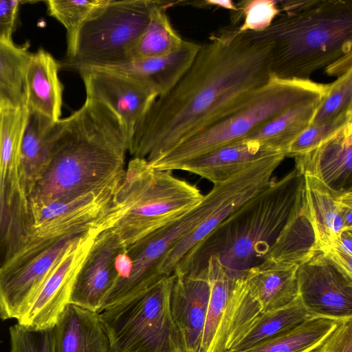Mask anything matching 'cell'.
<instances>
[{"mask_svg":"<svg viewBox=\"0 0 352 352\" xmlns=\"http://www.w3.org/2000/svg\"><path fill=\"white\" fill-rule=\"evenodd\" d=\"M272 47L239 25L212 35L173 88L152 104L134 131L129 153L151 163L236 111L272 78Z\"/></svg>","mask_w":352,"mask_h":352,"instance_id":"6da1fadb","label":"cell"},{"mask_svg":"<svg viewBox=\"0 0 352 352\" xmlns=\"http://www.w3.org/2000/svg\"><path fill=\"white\" fill-rule=\"evenodd\" d=\"M129 141L118 114L86 97L63 118L50 160L28 194L31 207L71 201L122 177Z\"/></svg>","mask_w":352,"mask_h":352,"instance_id":"7a4b0ae2","label":"cell"},{"mask_svg":"<svg viewBox=\"0 0 352 352\" xmlns=\"http://www.w3.org/2000/svg\"><path fill=\"white\" fill-rule=\"evenodd\" d=\"M305 205L304 175L295 167L227 217L180 261L174 273L199 274L212 257L230 279L245 278L265 261Z\"/></svg>","mask_w":352,"mask_h":352,"instance_id":"3957f363","label":"cell"},{"mask_svg":"<svg viewBox=\"0 0 352 352\" xmlns=\"http://www.w3.org/2000/svg\"><path fill=\"white\" fill-rule=\"evenodd\" d=\"M278 6L267 29L248 31L254 41L272 44V76L308 80L352 52V0L278 1Z\"/></svg>","mask_w":352,"mask_h":352,"instance_id":"277c9868","label":"cell"},{"mask_svg":"<svg viewBox=\"0 0 352 352\" xmlns=\"http://www.w3.org/2000/svg\"><path fill=\"white\" fill-rule=\"evenodd\" d=\"M204 198L195 185L131 159L116 191L111 228L126 248L179 219Z\"/></svg>","mask_w":352,"mask_h":352,"instance_id":"5b68a950","label":"cell"},{"mask_svg":"<svg viewBox=\"0 0 352 352\" xmlns=\"http://www.w3.org/2000/svg\"><path fill=\"white\" fill-rule=\"evenodd\" d=\"M328 88L329 84L310 79H282L272 76L266 85L236 111L148 163L159 170H177L190 159L245 138L289 109L323 97Z\"/></svg>","mask_w":352,"mask_h":352,"instance_id":"8992f818","label":"cell"},{"mask_svg":"<svg viewBox=\"0 0 352 352\" xmlns=\"http://www.w3.org/2000/svg\"><path fill=\"white\" fill-rule=\"evenodd\" d=\"M175 275L100 313L109 352H185L170 310Z\"/></svg>","mask_w":352,"mask_h":352,"instance_id":"52a82bcc","label":"cell"},{"mask_svg":"<svg viewBox=\"0 0 352 352\" xmlns=\"http://www.w3.org/2000/svg\"><path fill=\"white\" fill-rule=\"evenodd\" d=\"M155 0H101L78 33L74 52L59 61L60 69L78 71L128 62L129 51L140 38Z\"/></svg>","mask_w":352,"mask_h":352,"instance_id":"ba28073f","label":"cell"},{"mask_svg":"<svg viewBox=\"0 0 352 352\" xmlns=\"http://www.w3.org/2000/svg\"><path fill=\"white\" fill-rule=\"evenodd\" d=\"M231 194L226 182L214 184L201 201L184 217L126 248L125 252L132 261L131 272L126 280L112 287L100 311L146 290L165 278L159 272L164 257L183 237L218 210Z\"/></svg>","mask_w":352,"mask_h":352,"instance_id":"9c48e42d","label":"cell"},{"mask_svg":"<svg viewBox=\"0 0 352 352\" xmlns=\"http://www.w3.org/2000/svg\"><path fill=\"white\" fill-rule=\"evenodd\" d=\"M81 235L39 237L0 268V318L19 321L69 248Z\"/></svg>","mask_w":352,"mask_h":352,"instance_id":"30bf717a","label":"cell"},{"mask_svg":"<svg viewBox=\"0 0 352 352\" xmlns=\"http://www.w3.org/2000/svg\"><path fill=\"white\" fill-rule=\"evenodd\" d=\"M122 179L71 201L31 207L34 235H82L91 230L110 228L114 219L115 194Z\"/></svg>","mask_w":352,"mask_h":352,"instance_id":"8fae6325","label":"cell"},{"mask_svg":"<svg viewBox=\"0 0 352 352\" xmlns=\"http://www.w3.org/2000/svg\"><path fill=\"white\" fill-rule=\"evenodd\" d=\"M298 296L315 317L352 320V277L316 250L296 271Z\"/></svg>","mask_w":352,"mask_h":352,"instance_id":"7c38bea8","label":"cell"},{"mask_svg":"<svg viewBox=\"0 0 352 352\" xmlns=\"http://www.w3.org/2000/svg\"><path fill=\"white\" fill-rule=\"evenodd\" d=\"M101 230L81 235L67 250L40 289L32 307L18 321L35 329L52 328L69 297L76 276Z\"/></svg>","mask_w":352,"mask_h":352,"instance_id":"4fadbf2b","label":"cell"},{"mask_svg":"<svg viewBox=\"0 0 352 352\" xmlns=\"http://www.w3.org/2000/svg\"><path fill=\"white\" fill-rule=\"evenodd\" d=\"M77 72L84 83L87 96L104 102L120 117L130 145L137 126L157 94L143 84L108 70L86 68Z\"/></svg>","mask_w":352,"mask_h":352,"instance_id":"5bb4252c","label":"cell"},{"mask_svg":"<svg viewBox=\"0 0 352 352\" xmlns=\"http://www.w3.org/2000/svg\"><path fill=\"white\" fill-rule=\"evenodd\" d=\"M125 250L111 228L100 232L76 276L69 303L100 312L118 279L116 257Z\"/></svg>","mask_w":352,"mask_h":352,"instance_id":"9a60e30c","label":"cell"},{"mask_svg":"<svg viewBox=\"0 0 352 352\" xmlns=\"http://www.w3.org/2000/svg\"><path fill=\"white\" fill-rule=\"evenodd\" d=\"M175 275L170 298L172 316L185 352H200L210 297L207 270L196 275Z\"/></svg>","mask_w":352,"mask_h":352,"instance_id":"2e32d148","label":"cell"},{"mask_svg":"<svg viewBox=\"0 0 352 352\" xmlns=\"http://www.w3.org/2000/svg\"><path fill=\"white\" fill-rule=\"evenodd\" d=\"M303 175L305 204L317 248L352 230V190H336L312 175Z\"/></svg>","mask_w":352,"mask_h":352,"instance_id":"e0dca14e","label":"cell"},{"mask_svg":"<svg viewBox=\"0 0 352 352\" xmlns=\"http://www.w3.org/2000/svg\"><path fill=\"white\" fill-rule=\"evenodd\" d=\"M296 168L339 191L352 190V122L313 150L294 157Z\"/></svg>","mask_w":352,"mask_h":352,"instance_id":"ac0fdd59","label":"cell"},{"mask_svg":"<svg viewBox=\"0 0 352 352\" xmlns=\"http://www.w3.org/2000/svg\"><path fill=\"white\" fill-rule=\"evenodd\" d=\"M200 46L184 40L177 50L164 56L94 68L113 72L135 80L152 89L160 97L168 92L189 68Z\"/></svg>","mask_w":352,"mask_h":352,"instance_id":"d6986e66","label":"cell"},{"mask_svg":"<svg viewBox=\"0 0 352 352\" xmlns=\"http://www.w3.org/2000/svg\"><path fill=\"white\" fill-rule=\"evenodd\" d=\"M52 331L54 352H109L99 312L68 303Z\"/></svg>","mask_w":352,"mask_h":352,"instance_id":"ffe728a7","label":"cell"},{"mask_svg":"<svg viewBox=\"0 0 352 352\" xmlns=\"http://www.w3.org/2000/svg\"><path fill=\"white\" fill-rule=\"evenodd\" d=\"M60 69L48 52L39 50L31 54L24 74L25 105L28 111L53 121L60 120L63 87L58 77Z\"/></svg>","mask_w":352,"mask_h":352,"instance_id":"44dd1931","label":"cell"},{"mask_svg":"<svg viewBox=\"0 0 352 352\" xmlns=\"http://www.w3.org/2000/svg\"><path fill=\"white\" fill-rule=\"evenodd\" d=\"M278 153L258 143L239 140L189 160L177 170L199 175L214 184L228 180L252 163Z\"/></svg>","mask_w":352,"mask_h":352,"instance_id":"7402d4cb","label":"cell"},{"mask_svg":"<svg viewBox=\"0 0 352 352\" xmlns=\"http://www.w3.org/2000/svg\"><path fill=\"white\" fill-rule=\"evenodd\" d=\"M63 125V119L53 121L28 111L20 153L21 177L28 196L50 160Z\"/></svg>","mask_w":352,"mask_h":352,"instance_id":"603a6c76","label":"cell"},{"mask_svg":"<svg viewBox=\"0 0 352 352\" xmlns=\"http://www.w3.org/2000/svg\"><path fill=\"white\" fill-rule=\"evenodd\" d=\"M298 265L265 261L251 268L245 279L262 312L284 307L298 298Z\"/></svg>","mask_w":352,"mask_h":352,"instance_id":"cb8c5ba5","label":"cell"},{"mask_svg":"<svg viewBox=\"0 0 352 352\" xmlns=\"http://www.w3.org/2000/svg\"><path fill=\"white\" fill-rule=\"evenodd\" d=\"M261 312V306L252 294L245 278L235 280L220 322L206 352L230 351Z\"/></svg>","mask_w":352,"mask_h":352,"instance_id":"d4e9b609","label":"cell"},{"mask_svg":"<svg viewBox=\"0 0 352 352\" xmlns=\"http://www.w3.org/2000/svg\"><path fill=\"white\" fill-rule=\"evenodd\" d=\"M34 236V218L25 191L0 190V268Z\"/></svg>","mask_w":352,"mask_h":352,"instance_id":"484cf974","label":"cell"},{"mask_svg":"<svg viewBox=\"0 0 352 352\" xmlns=\"http://www.w3.org/2000/svg\"><path fill=\"white\" fill-rule=\"evenodd\" d=\"M323 97L297 104L241 140H252L285 157L292 142L311 124Z\"/></svg>","mask_w":352,"mask_h":352,"instance_id":"4316f807","label":"cell"},{"mask_svg":"<svg viewBox=\"0 0 352 352\" xmlns=\"http://www.w3.org/2000/svg\"><path fill=\"white\" fill-rule=\"evenodd\" d=\"M28 114L25 105L0 107L1 188L25 189L21 177L20 153Z\"/></svg>","mask_w":352,"mask_h":352,"instance_id":"83f0119b","label":"cell"},{"mask_svg":"<svg viewBox=\"0 0 352 352\" xmlns=\"http://www.w3.org/2000/svg\"><path fill=\"white\" fill-rule=\"evenodd\" d=\"M340 322L311 317L296 328L250 348L227 352H313Z\"/></svg>","mask_w":352,"mask_h":352,"instance_id":"f1b7e54d","label":"cell"},{"mask_svg":"<svg viewBox=\"0 0 352 352\" xmlns=\"http://www.w3.org/2000/svg\"><path fill=\"white\" fill-rule=\"evenodd\" d=\"M311 316L298 296L278 309L261 312L252 322L243 338L230 351H241L289 331Z\"/></svg>","mask_w":352,"mask_h":352,"instance_id":"f546056e","label":"cell"},{"mask_svg":"<svg viewBox=\"0 0 352 352\" xmlns=\"http://www.w3.org/2000/svg\"><path fill=\"white\" fill-rule=\"evenodd\" d=\"M168 6L161 1L153 9L145 30L129 52L128 62L164 56L182 46L184 40L170 24Z\"/></svg>","mask_w":352,"mask_h":352,"instance_id":"4dcf8cb0","label":"cell"},{"mask_svg":"<svg viewBox=\"0 0 352 352\" xmlns=\"http://www.w3.org/2000/svg\"><path fill=\"white\" fill-rule=\"evenodd\" d=\"M28 47L0 41V107L25 105L24 74L31 54Z\"/></svg>","mask_w":352,"mask_h":352,"instance_id":"1f68e13d","label":"cell"},{"mask_svg":"<svg viewBox=\"0 0 352 352\" xmlns=\"http://www.w3.org/2000/svg\"><path fill=\"white\" fill-rule=\"evenodd\" d=\"M210 284V297L200 352H206L214 336L228 303L234 281L219 262L209 258L206 263Z\"/></svg>","mask_w":352,"mask_h":352,"instance_id":"d6a6232c","label":"cell"},{"mask_svg":"<svg viewBox=\"0 0 352 352\" xmlns=\"http://www.w3.org/2000/svg\"><path fill=\"white\" fill-rule=\"evenodd\" d=\"M101 0H49L46 1L49 14L60 22L67 32V55L70 57L75 49L78 33L93 10Z\"/></svg>","mask_w":352,"mask_h":352,"instance_id":"836d02e7","label":"cell"},{"mask_svg":"<svg viewBox=\"0 0 352 352\" xmlns=\"http://www.w3.org/2000/svg\"><path fill=\"white\" fill-rule=\"evenodd\" d=\"M352 116V69L329 84L311 124L333 122Z\"/></svg>","mask_w":352,"mask_h":352,"instance_id":"e575fe53","label":"cell"},{"mask_svg":"<svg viewBox=\"0 0 352 352\" xmlns=\"http://www.w3.org/2000/svg\"><path fill=\"white\" fill-rule=\"evenodd\" d=\"M238 10L232 12L231 25H239L241 31L258 32L267 29L280 14L278 1L243 0L237 2Z\"/></svg>","mask_w":352,"mask_h":352,"instance_id":"d590c367","label":"cell"},{"mask_svg":"<svg viewBox=\"0 0 352 352\" xmlns=\"http://www.w3.org/2000/svg\"><path fill=\"white\" fill-rule=\"evenodd\" d=\"M11 352H54L52 328L35 329L16 323L10 327Z\"/></svg>","mask_w":352,"mask_h":352,"instance_id":"8d00e7d4","label":"cell"},{"mask_svg":"<svg viewBox=\"0 0 352 352\" xmlns=\"http://www.w3.org/2000/svg\"><path fill=\"white\" fill-rule=\"evenodd\" d=\"M349 122H352V116L333 122L311 124L292 142L286 157H295L308 153L329 139Z\"/></svg>","mask_w":352,"mask_h":352,"instance_id":"74e56055","label":"cell"},{"mask_svg":"<svg viewBox=\"0 0 352 352\" xmlns=\"http://www.w3.org/2000/svg\"><path fill=\"white\" fill-rule=\"evenodd\" d=\"M352 277V230H346L316 248Z\"/></svg>","mask_w":352,"mask_h":352,"instance_id":"f35d334b","label":"cell"},{"mask_svg":"<svg viewBox=\"0 0 352 352\" xmlns=\"http://www.w3.org/2000/svg\"><path fill=\"white\" fill-rule=\"evenodd\" d=\"M313 352H352V320L340 322Z\"/></svg>","mask_w":352,"mask_h":352,"instance_id":"ab89813d","label":"cell"},{"mask_svg":"<svg viewBox=\"0 0 352 352\" xmlns=\"http://www.w3.org/2000/svg\"><path fill=\"white\" fill-rule=\"evenodd\" d=\"M20 1L0 0V41L12 42Z\"/></svg>","mask_w":352,"mask_h":352,"instance_id":"60d3db41","label":"cell"},{"mask_svg":"<svg viewBox=\"0 0 352 352\" xmlns=\"http://www.w3.org/2000/svg\"><path fill=\"white\" fill-rule=\"evenodd\" d=\"M352 69V52L346 54L325 68L329 76H336L337 78Z\"/></svg>","mask_w":352,"mask_h":352,"instance_id":"b9f144b4","label":"cell"},{"mask_svg":"<svg viewBox=\"0 0 352 352\" xmlns=\"http://www.w3.org/2000/svg\"><path fill=\"white\" fill-rule=\"evenodd\" d=\"M204 3L207 4V6H217L218 8H223L225 9H228L231 10L232 12H235L238 10L236 6V3H234L232 1L230 0H224V1H205Z\"/></svg>","mask_w":352,"mask_h":352,"instance_id":"7bdbcfd3","label":"cell"}]
</instances>
